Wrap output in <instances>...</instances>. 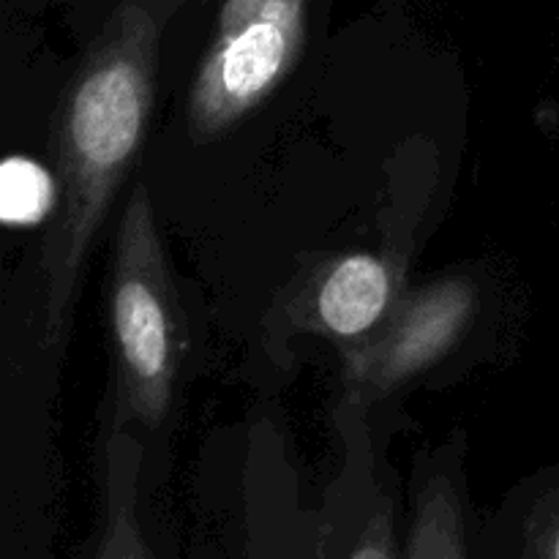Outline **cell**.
Listing matches in <instances>:
<instances>
[{"label":"cell","instance_id":"obj_1","mask_svg":"<svg viewBox=\"0 0 559 559\" xmlns=\"http://www.w3.org/2000/svg\"><path fill=\"white\" fill-rule=\"evenodd\" d=\"M162 25L147 0L120 3L60 93L49 140L58 213L38 254L44 353L69 342L82 267L151 129Z\"/></svg>","mask_w":559,"mask_h":559},{"label":"cell","instance_id":"obj_2","mask_svg":"<svg viewBox=\"0 0 559 559\" xmlns=\"http://www.w3.org/2000/svg\"><path fill=\"white\" fill-rule=\"evenodd\" d=\"M112 431H158L169 418L186 358V320L173 284L156 211L134 186L115 235L109 273Z\"/></svg>","mask_w":559,"mask_h":559},{"label":"cell","instance_id":"obj_3","mask_svg":"<svg viewBox=\"0 0 559 559\" xmlns=\"http://www.w3.org/2000/svg\"><path fill=\"white\" fill-rule=\"evenodd\" d=\"M309 0H227L191 80L189 134L211 142L249 118L298 63Z\"/></svg>","mask_w":559,"mask_h":559},{"label":"cell","instance_id":"obj_4","mask_svg":"<svg viewBox=\"0 0 559 559\" xmlns=\"http://www.w3.org/2000/svg\"><path fill=\"white\" fill-rule=\"evenodd\" d=\"M478 293L464 276H445L402 295L377 331L344 349V380L366 399L385 396L440 364L473 320Z\"/></svg>","mask_w":559,"mask_h":559},{"label":"cell","instance_id":"obj_5","mask_svg":"<svg viewBox=\"0 0 559 559\" xmlns=\"http://www.w3.org/2000/svg\"><path fill=\"white\" fill-rule=\"evenodd\" d=\"M399 278L402 267L391 254L353 251L328 262L306 300L309 314L304 325L336 338L344 347L360 342L377 331L399 304Z\"/></svg>","mask_w":559,"mask_h":559},{"label":"cell","instance_id":"obj_6","mask_svg":"<svg viewBox=\"0 0 559 559\" xmlns=\"http://www.w3.org/2000/svg\"><path fill=\"white\" fill-rule=\"evenodd\" d=\"M58 202V183L38 164L11 158L3 167V213L9 222L33 224Z\"/></svg>","mask_w":559,"mask_h":559},{"label":"cell","instance_id":"obj_7","mask_svg":"<svg viewBox=\"0 0 559 559\" xmlns=\"http://www.w3.org/2000/svg\"><path fill=\"white\" fill-rule=\"evenodd\" d=\"M183 3H186V0H151L153 11L162 16V22H167V16H173L175 11H178Z\"/></svg>","mask_w":559,"mask_h":559},{"label":"cell","instance_id":"obj_8","mask_svg":"<svg viewBox=\"0 0 559 559\" xmlns=\"http://www.w3.org/2000/svg\"><path fill=\"white\" fill-rule=\"evenodd\" d=\"M353 559H391V557H388L385 546H382V544H377V540H371V544L360 546V549H358V555H355Z\"/></svg>","mask_w":559,"mask_h":559}]
</instances>
